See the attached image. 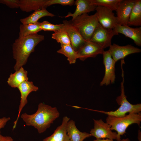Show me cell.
I'll return each instance as SVG.
<instances>
[{"label":"cell","instance_id":"obj_11","mask_svg":"<svg viewBox=\"0 0 141 141\" xmlns=\"http://www.w3.org/2000/svg\"><path fill=\"white\" fill-rule=\"evenodd\" d=\"M112 58L116 62L120 60L124 59L131 54L139 53L141 50L132 45L120 46L115 44L111 45L108 50Z\"/></svg>","mask_w":141,"mask_h":141},{"label":"cell","instance_id":"obj_15","mask_svg":"<svg viewBox=\"0 0 141 141\" xmlns=\"http://www.w3.org/2000/svg\"><path fill=\"white\" fill-rule=\"evenodd\" d=\"M118 33L123 34L132 39L137 46H141V27L133 28L127 25L118 24L113 29Z\"/></svg>","mask_w":141,"mask_h":141},{"label":"cell","instance_id":"obj_27","mask_svg":"<svg viewBox=\"0 0 141 141\" xmlns=\"http://www.w3.org/2000/svg\"><path fill=\"white\" fill-rule=\"evenodd\" d=\"M40 25L42 30L53 31L54 32L60 29L63 27L64 26L63 24H54L47 21H44L42 22H40Z\"/></svg>","mask_w":141,"mask_h":141},{"label":"cell","instance_id":"obj_8","mask_svg":"<svg viewBox=\"0 0 141 141\" xmlns=\"http://www.w3.org/2000/svg\"><path fill=\"white\" fill-rule=\"evenodd\" d=\"M102 55L105 71L104 76L100 85L101 86H107L110 84L114 83L115 81L116 62L112 58L108 50L104 51Z\"/></svg>","mask_w":141,"mask_h":141},{"label":"cell","instance_id":"obj_21","mask_svg":"<svg viewBox=\"0 0 141 141\" xmlns=\"http://www.w3.org/2000/svg\"><path fill=\"white\" fill-rule=\"evenodd\" d=\"M55 16L54 14L49 12L46 8L34 11L28 17L21 19L20 21L22 24L35 23L38 22L40 18L46 16L51 17Z\"/></svg>","mask_w":141,"mask_h":141},{"label":"cell","instance_id":"obj_12","mask_svg":"<svg viewBox=\"0 0 141 141\" xmlns=\"http://www.w3.org/2000/svg\"><path fill=\"white\" fill-rule=\"evenodd\" d=\"M104 49L97 44L90 40L86 41L77 51L78 58L84 61L89 57H95L102 54Z\"/></svg>","mask_w":141,"mask_h":141},{"label":"cell","instance_id":"obj_14","mask_svg":"<svg viewBox=\"0 0 141 141\" xmlns=\"http://www.w3.org/2000/svg\"><path fill=\"white\" fill-rule=\"evenodd\" d=\"M136 0H121L116 11L118 24L127 25L132 9Z\"/></svg>","mask_w":141,"mask_h":141},{"label":"cell","instance_id":"obj_23","mask_svg":"<svg viewBox=\"0 0 141 141\" xmlns=\"http://www.w3.org/2000/svg\"><path fill=\"white\" fill-rule=\"evenodd\" d=\"M40 22L34 24H22L19 27V37H24L37 34L42 31L40 27Z\"/></svg>","mask_w":141,"mask_h":141},{"label":"cell","instance_id":"obj_24","mask_svg":"<svg viewBox=\"0 0 141 141\" xmlns=\"http://www.w3.org/2000/svg\"><path fill=\"white\" fill-rule=\"evenodd\" d=\"M61 48L57 51L58 53L62 54L67 57L70 64H74L78 58L77 52L71 45H61Z\"/></svg>","mask_w":141,"mask_h":141},{"label":"cell","instance_id":"obj_31","mask_svg":"<svg viewBox=\"0 0 141 141\" xmlns=\"http://www.w3.org/2000/svg\"><path fill=\"white\" fill-rule=\"evenodd\" d=\"M0 141H14V140L10 136H3L1 134Z\"/></svg>","mask_w":141,"mask_h":141},{"label":"cell","instance_id":"obj_2","mask_svg":"<svg viewBox=\"0 0 141 141\" xmlns=\"http://www.w3.org/2000/svg\"><path fill=\"white\" fill-rule=\"evenodd\" d=\"M44 39L43 35L37 33L24 37H19L12 45L13 58L16 63L14 67L17 71L26 63L31 53L34 51L35 47Z\"/></svg>","mask_w":141,"mask_h":141},{"label":"cell","instance_id":"obj_3","mask_svg":"<svg viewBox=\"0 0 141 141\" xmlns=\"http://www.w3.org/2000/svg\"><path fill=\"white\" fill-rule=\"evenodd\" d=\"M122 70V81L121 84V94L116 99V101L120 107L114 111H105L103 110H96L108 115L120 118L124 117L129 113H137L141 111V104H133L130 103L127 99L125 94L124 87V74L122 65H121Z\"/></svg>","mask_w":141,"mask_h":141},{"label":"cell","instance_id":"obj_16","mask_svg":"<svg viewBox=\"0 0 141 141\" xmlns=\"http://www.w3.org/2000/svg\"><path fill=\"white\" fill-rule=\"evenodd\" d=\"M74 4L76 6L74 12L69 13L64 17L71 16L73 20L82 14L94 11L96 7L91 3L90 0H77L75 1Z\"/></svg>","mask_w":141,"mask_h":141},{"label":"cell","instance_id":"obj_22","mask_svg":"<svg viewBox=\"0 0 141 141\" xmlns=\"http://www.w3.org/2000/svg\"><path fill=\"white\" fill-rule=\"evenodd\" d=\"M128 25L141 26V0H136L131 13Z\"/></svg>","mask_w":141,"mask_h":141},{"label":"cell","instance_id":"obj_25","mask_svg":"<svg viewBox=\"0 0 141 141\" xmlns=\"http://www.w3.org/2000/svg\"><path fill=\"white\" fill-rule=\"evenodd\" d=\"M121 0H90L91 3L96 6L107 8L113 11H116Z\"/></svg>","mask_w":141,"mask_h":141},{"label":"cell","instance_id":"obj_7","mask_svg":"<svg viewBox=\"0 0 141 141\" xmlns=\"http://www.w3.org/2000/svg\"><path fill=\"white\" fill-rule=\"evenodd\" d=\"M93 128L91 129L90 134L96 139L108 138L112 140H118L116 132H113L110 125L106 122H104L101 119H93Z\"/></svg>","mask_w":141,"mask_h":141},{"label":"cell","instance_id":"obj_5","mask_svg":"<svg viewBox=\"0 0 141 141\" xmlns=\"http://www.w3.org/2000/svg\"><path fill=\"white\" fill-rule=\"evenodd\" d=\"M71 20L73 25L78 29L81 36L86 41L90 40L99 24L96 13L91 15L84 14Z\"/></svg>","mask_w":141,"mask_h":141},{"label":"cell","instance_id":"obj_20","mask_svg":"<svg viewBox=\"0 0 141 141\" xmlns=\"http://www.w3.org/2000/svg\"><path fill=\"white\" fill-rule=\"evenodd\" d=\"M47 0H20L19 8L24 12H29L45 8Z\"/></svg>","mask_w":141,"mask_h":141},{"label":"cell","instance_id":"obj_13","mask_svg":"<svg viewBox=\"0 0 141 141\" xmlns=\"http://www.w3.org/2000/svg\"><path fill=\"white\" fill-rule=\"evenodd\" d=\"M63 27L70 39L71 45L77 51L86 41L83 38L78 29L72 24L71 20L63 21Z\"/></svg>","mask_w":141,"mask_h":141},{"label":"cell","instance_id":"obj_1","mask_svg":"<svg viewBox=\"0 0 141 141\" xmlns=\"http://www.w3.org/2000/svg\"><path fill=\"white\" fill-rule=\"evenodd\" d=\"M60 114L56 107L40 103L35 113L29 114L24 113L21 115V118L26 125L33 127L40 134L49 128Z\"/></svg>","mask_w":141,"mask_h":141},{"label":"cell","instance_id":"obj_29","mask_svg":"<svg viewBox=\"0 0 141 141\" xmlns=\"http://www.w3.org/2000/svg\"><path fill=\"white\" fill-rule=\"evenodd\" d=\"M19 0H0V3L5 5L11 8H19Z\"/></svg>","mask_w":141,"mask_h":141},{"label":"cell","instance_id":"obj_4","mask_svg":"<svg viewBox=\"0 0 141 141\" xmlns=\"http://www.w3.org/2000/svg\"><path fill=\"white\" fill-rule=\"evenodd\" d=\"M106 122L110 126L111 130L117 132V141L120 140L121 136L126 132V130L131 125L136 124L139 126L141 122V114L140 112L130 113L125 116L120 118L108 115L106 119Z\"/></svg>","mask_w":141,"mask_h":141},{"label":"cell","instance_id":"obj_28","mask_svg":"<svg viewBox=\"0 0 141 141\" xmlns=\"http://www.w3.org/2000/svg\"><path fill=\"white\" fill-rule=\"evenodd\" d=\"M74 0H47L45 5V8L55 4H60L62 5H73L75 3Z\"/></svg>","mask_w":141,"mask_h":141},{"label":"cell","instance_id":"obj_18","mask_svg":"<svg viewBox=\"0 0 141 141\" xmlns=\"http://www.w3.org/2000/svg\"><path fill=\"white\" fill-rule=\"evenodd\" d=\"M66 129L70 141H83L86 138L91 136L90 133L79 131L75 126V122L72 120L68 121Z\"/></svg>","mask_w":141,"mask_h":141},{"label":"cell","instance_id":"obj_32","mask_svg":"<svg viewBox=\"0 0 141 141\" xmlns=\"http://www.w3.org/2000/svg\"><path fill=\"white\" fill-rule=\"evenodd\" d=\"M93 141H114L113 140L106 138L105 139H96Z\"/></svg>","mask_w":141,"mask_h":141},{"label":"cell","instance_id":"obj_9","mask_svg":"<svg viewBox=\"0 0 141 141\" xmlns=\"http://www.w3.org/2000/svg\"><path fill=\"white\" fill-rule=\"evenodd\" d=\"M95 10L98 22L103 27L113 29L118 24L116 16L110 9L98 6L96 7Z\"/></svg>","mask_w":141,"mask_h":141},{"label":"cell","instance_id":"obj_17","mask_svg":"<svg viewBox=\"0 0 141 141\" xmlns=\"http://www.w3.org/2000/svg\"><path fill=\"white\" fill-rule=\"evenodd\" d=\"M69 120V118L68 117H64L61 124L51 135L44 139L43 141H70L66 129L67 124Z\"/></svg>","mask_w":141,"mask_h":141},{"label":"cell","instance_id":"obj_6","mask_svg":"<svg viewBox=\"0 0 141 141\" xmlns=\"http://www.w3.org/2000/svg\"><path fill=\"white\" fill-rule=\"evenodd\" d=\"M118 34L113 29L105 28L99 23L90 40L97 44L104 49L110 47L111 45L112 38Z\"/></svg>","mask_w":141,"mask_h":141},{"label":"cell","instance_id":"obj_10","mask_svg":"<svg viewBox=\"0 0 141 141\" xmlns=\"http://www.w3.org/2000/svg\"><path fill=\"white\" fill-rule=\"evenodd\" d=\"M21 94V100L19 107L17 116L15 121L14 122L13 130L16 127L21 113L28 102L27 98L31 92H36L38 89V87L35 86L32 81H25L21 84L17 88Z\"/></svg>","mask_w":141,"mask_h":141},{"label":"cell","instance_id":"obj_26","mask_svg":"<svg viewBox=\"0 0 141 141\" xmlns=\"http://www.w3.org/2000/svg\"><path fill=\"white\" fill-rule=\"evenodd\" d=\"M54 32L52 35V39L56 40L58 43H60L61 45H71L69 36L63 27Z\"/></svg>","mask_w":141,"mask_h":141},{"label":"cell","instance_id":"obj_33","mask_svg":"<svg viewBox=\"0 0 141 141\" xmlns=\"http://www.w3.org/2000/svg\"><path fill=\"white\" fill-rule=\"evenodd\" d=\"M119 141H130V140L128 138H127L125 139H121Z\"/></svg>","mask_w":141,"mask_h":141},{"label":"cell","instance_id":"obj_19","mask_svg":"<svg viewBox=\"0 0 141 141\" xmlns=\"http://www.w3.org/2000/svg\"><path fill=\"white\" fill-rule=\"evenodd\" d=\"M28 72L22 67L13 74L11 73L7 81L8 84L11 87L17 88L22 83L28 81Z\"/></svg>","mask_w":141,"mask_h":141},{"label":"cell","instance_id":"obj_30","mask_svg":"<svg viewBox=\"0 0 141 141\" xmlns=\"http://www.w3.org/2000/svg\"><path fill=\"white\" fill-rule=\"evenodd\" d=\"M10 119V117H4L2 118H0V135L1 134V129L4 127L7 122Z\"/></svg>","mask_w":141,"mask_h":141}]
</instances>
